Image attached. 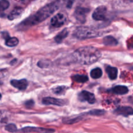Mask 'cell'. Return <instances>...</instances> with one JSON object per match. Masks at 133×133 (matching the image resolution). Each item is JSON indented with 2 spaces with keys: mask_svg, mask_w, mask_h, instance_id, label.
Returning <instances> with one entry per match:
<instances>
[{
  "mask_svg": "<svg viewBox=\"0 0 133 133\" xmlns=\"http://www.w3.org/2000/svg\"><path fill=\"white\" fill-rule=\"evenodd\" d=\"M103 113H105V111L102 110H92L90 111L88 113L89 115H94V116H100L103 115Z\"/></svg>",
  "mask_w": 133,
  "mask_h": 133,
  "instance_id": "cell-24",
  "label": "cell"
},
{
  "mask_svg": "<svg viewBox=\"0 0 133 133\" xmlns=\"http://www.w3.org/2000/svg\"><path fill=\"white\" fill-rule=\"evenodd\" d=\"M114 113L123 116L133 115V109L130 107H119L114 110Z\"/></svg>",
  "mask_w": 133,
  "mask_h": 133,
  "instance_id": "cell-10",
  "label": "cell"
},
{
  "mask_svg": "<svg viewBox=\"0 0 133 133\" xmlns=\"http://www.w3.org/2000/svg\"><path fill=\"white\" fill-rule=\"evenodd\" d=\"M103 44L107 46H116L118 44V42L113 36H107L103 38Z\"/></svg>",
  "mask_w": 133,
  "mask_h": 133,
  "instance_id": "cell-15",
  "label": "cell"
},
{
  "mask_svg": "<svg viewBox=\"0 0 133 133\" xmlns=\"http://www.w3.org/2000/svg\"><path fill=\"white\" fill-rule=\"evenodd\" d=\"M72 79L74 81L79 83H86L87 81H88V77L83 75H75L72 77Z\"/></svg>",
  "mask_w": 133,
  "mask_h": 133,
  "instance_id": "cell-18",
  "label": "cell"
},
{
  "mask_svg": "<svg viewBox=\"0 0 133 133\" xmlns=\"http://www.w3.org/2000/svg\"><path fill=\"white\" fill-rule=\"evenodd\" d=\"M69 31L67 29H64L55 37V41L57 43H61L68 36Z\"/></svg>",
  "mask_w": 133,
  "mask_h": 133,
  "instance_id": "cell-16",
  "label": "cell"
},
{
  "mask_svg": "<svg viewBox=\"0 0 133 133\" xmlns=\"http://www.w3.org/2000/svg\"><path fill=\"white\" fill-rule=\"evenodd\" d=\"M18 43H19V40L16 37L8 38L7 39H6V42H5V44L9 47L16 46Z\"/></svg>",
  "mask_w": 133,
  "mask_h": 133,
  "instance_id": "cell-19",
  "label": "cell"
},
{
  "mask_svg": "<svg viewBox=\"0 0 133 133\" xmlns=\"http://www.w3.org/2000/svg\"><path fill=\"white\" fill-rule=\"evenodd\" d=\"M90 10L87 8L84 7H79L77 8L74 12V16L75 19L80 22L81 23H84L87 19V15L89 12Z\"/></svg>",
  "mask_w": 133,
  "mask_h": 133,
  "instance_id": "cell-4",
  "label": "cell"
},
{
  "mask_svg": "<svg viewBox=\"0 0 133 133\" xmlns=\"http://www.w3.org/2000/svg\"><path fill=\"white\" fill-rule=\"evenodd\" d=\"M23 12V9L20 7H16L15 9H13L11 12L8 16V18L10 20H13L14 19H16L18 17L21 16V14Z\"/></svg>",
  "mask_w": 133,
  "mask_h": 133,
  "instance_id": "cell-13",
  "label": "cell"
},
{
  "mask_svg": "<svg viewBox=\"0 0 133 133\" xmlns=\"http://www.w3.org/2000/svg\"><path fill=\"white\" fill-rule=\"evenodd\" d=\"M9 2L7 0H0V16L4 15L3 12L9 8Z\"/></svg>",
  "mask_w": 133,
  "mask_h": 133,
  "instance_id": "cell-20",
  "label": "cell"
},
{
  "mask_svg": "<svg viewBox=\"0 0 133 133\" xmlns=\"http://www.w3.org/2000/svg\"><path fill=\"white\" fill-rule=\"evenodd\" d=\"M42 103L46 105H57V106H64L66 104V101L63 99L54 98V97H44L42 99Z\"/></svg>",
  "mask_w": 133,
  "mask_h": 133,
  "instance_id": "cell-9",
  "label": "cell"
},
{
  "mask_svg": "<svg viewBox=\"0 0 133 133\" xmlns=\"http://www.w3.org/2000/svg\"><path fill=\"white\" fill-rule=\"evenodd\" d=\"M34 101L32 100H29V101H27L25 103V105L27 107V108H31L34 106Z\"/></svg>",
  "mask_w": 133,
  "mask_h": 133,
  "instance_id": "cell-26",
  "label": "cell"
},
{
  "mask_svg": "<svg viewBox=\"0 0 133 133\" xmlns=\"http://www.w3.org/2000/svg\"><path fill=\"white\" fill-rule=\"evenodd\" d=\"M66 89H67V87H64V86H62V87H56V88H53V92H54L55 94L62 95L65 93Z\"/></svg>",
  "mask_w": 133,
  "mask_h": 133,
  "instance_id": "cell-21",
  "label": "cell"
},
{
  "mask_svg": "<svg viewBox=\"0 0 133 133\" xmlns=\"http://www.w3.org/2000/svg\"><path fill=\"white\" fill-rule=\"evenodd\" d=\"M106 71L109 77L111 80H114L118 77V69L116 68L111 67V66H107L106 68Z\"/></svg>",
  "mask_w": 133,
  "mask_h": 133,
  "instance_id": "cell-14",
  "label": "cell"
},
{
  "mask_svg": "<svg viewBox=\"0 0 133 133\" xmlns=\"http://www.w3.org/2000/svg\"><path fill=\"white\" fill-rule=\"evenodd\" d=\"M101 57V53L97 48L84 46L79 48L73 53V58L77 63L90 65L97 62Z\"/></svg>",
  "mask_w": 133,
  "mask_h": 133,
  "instance_id": "cell-2",
  "label": "cell"
},
{
  "mask_svg": "<svg viewBox=\"0 0 133 133\" xmlns=\"http://www.w3.org/2000/svg\"><path fill=\"white\" fill-rule=\"evenodd\" d=\"M10 84L15 88H18L19 90H24L27 88L28 86V82L26 79H21V80H12Z\"/></svg>",
  "mask_w": 133,
  "mask_h": 133,
  "instance_id": "cell-11",
  "label": "cell"
},
{
  "mask_svg": "<svg viewBox=\"0 0 133 133\" xmlns=\"http://www.w3.org/2000/svg\"><path fill=\"white\" fill-rule=\"evenodd\" d=\"M107 8L105 6H99L96 8L93 12L92 18L96 21H103L106 19Z\"/></svg>",
  "mask_w": 133,
  "mask_h": 133,
  "instance_id": "cell-7",
  "label": "cell"
},
{
  "mask_svg": "<svg viewBox=\"0 0 133 133\" xmlns=\"http://www.w3.org/2000/svg\"><path fill=\"white\" fill-rule=\"evenodd\" d=\"M64 1L66 3V6H67L68 8H71V6L73 5V4H74V3L75 2L76 0H64Z\"/></svg>",
  "mask_w": 133,
  "mask_h": 133,
  "instance_id": "cell-25",
  "label": "cell"
},
{
  "mask_svg": "<svg viewBox=\"0 0 133 133\" xmlns=\"http://www.w3.org/2000/svg\"><path fill=\"white\" fill-rule=\"evenodd\" d=\"M59 1H56L53 3L45 5L44 7L40 9L38 11L36 12L35 14L30 16L29 17L23 20L21 23L18 25V29H26L28 27L36 25L41 23L43 21L49 18L51 14H53L57 9L59 8Z\"/></svg>",
  "mask_w": 133,
  "mask_h": 133,
  "instance_id": "cell-1",
  "label": "cell"
},
{
  "mask_svg": "<svg viewBox=\"0 0 133 133\" xmlns=\"http://www.w3.org/2000/svg\"><path fill=\"white\" fill-rule=\"evenodd\" d=\"M67 21L66 16L61 13H58L57 15L54 16L51 19V25L52 27L58 28L63 25Z\"/></svg>",
  "mask_w": 133,
  "mask_h": 133,
  "instance_id": "cell-5",
  "label": "cell"
},
{
  "mask_svg": "<svg viewBox=\"0 0 133 133\" xmlns=\"http://www.w3.org/2000/svg\"><path fill=\"white\" fill-rule=\"evenodd\" d=\"M131 45H132V46H131V47H132V48H133V41L132 42H131Z\"/></svg>",
  "mask_w": 133,
  "mask_h": 133,
  "instance_id": "cell-28",
  "label": "cell"
},
{
  "mask_svg": "<svg viewBox=\"0 0 133 133\" xmlns=\"http://www.w3.org/2000/svg\"><path fill=\"white\" fill-rule=\"evenodd\" d=\"M129 90L127 87H125V86H116V87H114L112 88L111 90H109V92H112V93L114 94L117 95H123L125 94L128 92Z\"/></svg>",
  "mask_w": 133,
  "mask_h": 133,
  "instance_id": "cell-12",
  "label": "cell"
},
{
  "mask_svg": "<svg viewBox=\"0 0 133 133\" xmlns=\"http://www.w3.org/2000/svg\"><path fill=\"white\" fill-rule=\"evenodd\" d=\"M19 132H38V133H53L55 132V130L52 129H45L42 127H26L19 130Z\"/></svg>",
  "mask_w": 133,
  "mask_h": 133,
  "instance_id": "cell-6",
  "label": "cell"
},
{
  "mask_svg": "<svg viewBox=\"0 0 133 133\" xmlns=\"http://www.w3.org/2000/svg\"><path fill=\"white\" fill-rule=\"evenodd\" d=\"M5 129L10 132H16L18 131L16 126L14 124H12V123L7 125L5 127Z\"/></svg>",
  "mask_w": 133,
  "mask_h": 133,
  "instance_id": "cell-23",
  "label": "cell"
},
{
  "mask_svg": "<svg viewBox=\"0 0 133 133\" xmlns=\"http://www.w3.org/2000/svg\"><path fill=\"white\" fill-rule=\"evenodd\" d=\"M79 99L81 101H87L90 104H94L96 102L94 94L88 91H82L79 94Z\"/></svg>",
  "mask_w": 133,
  "mask_h": 133,
  "instance_id": "cell-8",
  "label": "cell"
},
{
  "mask_svg": "<svg viewBox=\"0 0 133 133\" xmlns=\"http://www.w3.org/2000/svg\"><path fill=\"white\" fill-rule=\"evenodd\" d=\"M103 32H100L95 28L88 27H79L74 32V36L79 40L90 39L100 36Z\"/></svg>",
  "mask_w": 133,
  "mask_h": 133,
  "instance_id": "cell-3",
  "label": "cell"
},
{
  "mask_svg": "<svg viewBox=\"0 0 133 133\" xmlns=\"http://www.w3.org/2000/svg\"><path fill=\"white\" fill-rule=\"evenodd\" d=\"M1 94H0V99H1Z\"/></svg>",
  "mask_w": 133,
  "mask_h": 133,
  "instance_id": "cell-29",
  "label": "cell"
},
{
  "mask_svg": "<svg viewBox=\"0 0 133 133\" xmlns=\"http://www.w3.org/2000/svg\"><path fill=\"white\" fill-rule=\"evenodd\" d=\"M83 119V116H77L75 118H71V119H66V121H64L65 123H68V124H73V123H77V122H79L80 120Z\"/></svg>",
  "mask_w": 133,
  "mask_h": 133,
  "instance_id": "cell-22",
  "label": "cell"
},
{
  "mask_svg": "<svg viewBox=\"0 0 133 133\" xmlns=\"http://www.w3.org/2000/svg\"><path fill=\"white\" fill-rule=\"evenodd\" d=\"M103 75V71L101 69L99 68H96L93 69L90 72V76L93 79H97L101 77Z\"/></svg>",
  "mask_w": 133,
  "mask_h": 133,
  "instance_id": "cell-17",
  "label": "cell"
},
{
  "mask_svg": "<svg viewBox=\"0 0 133 133\" xmlns=\"http://www.w3.org/2000/svg\"><path fill=\"white\" fill-rule=\"evenodd\" d=\"M4 76V73L2 71H0V78H3Z\"/></svg>",
  "mask_w": 133,
  "mask_h": 133,
  "instance_id": "cell-27",
  "label": "cell"
}]
</instances>
